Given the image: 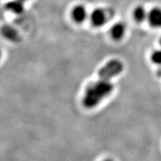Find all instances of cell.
Wrapping results in <instances>:
<instances>
[{
	"label": "cell",
	"mask_w": 161,
	"mask_h": 161,
	"mask_svg": "<svg viewBox=\"0 0 161 161\" xmlns=\"http://www.w3.org/2000/svg\"><path fill=\"white\" fill-rule=\"evenodd\" d=\"M124 69L123 64L117 59L108 61L98 72V78L86 86L83 98L84 105L95 108L111 93L114 86L111 79L119 75Z\"/></svg>",
	"instance_id": "obj_1"
},
{
	"label": "cell",
	"mask_w": 161,
	"mask_h": 161,
	"mask_svg": "<svg viewBox=\"0 0 161 161\" xmlns=\"http://www.w3.org/2000/svg\"><path fill=\"white\" fill-rule=\"evenodd\" d=\"M90 19L92 25L95 27H101L104 25L107 21V14L104 10L97 8L92 12Z\"/></svg>",
	"instance_id": "obj_2"
},
{
	"label": "cell",
	"mask_w": 161,
	"mask_h": 161,
	"mask_svg": "<svg viewBox=\"0 0 161 161\" xmlns=\"http://www.w3.org/2000/svg\"><path fill=\"white\" fill-rule=\"evenodd\" d=\"M150 25L153 28L161 27V8H154L148 13L147 17Z\"/></svg>",
	"instance_id": "obj_3"
},
{
	"label": "cell",
	"mask_w": 161,
	"mask_h": 161,
	"mask_svg": "<svg viewBox=\"0 0 161 161\" xmlns=\"http://www.w3.org/2000/svg\"><path fill=\"white\" fill-rule=\"evenodd\" d=\"M72 18L76 23H80L85 21L86 17H87V12H86V10L84 6L77 5L72 10Z\"/></svg>",
	"instance_id": "obj_4"
},
{
	"label": "cell",
	"mask_w": 161,
	"mask_h": 161,
	"mask_svg": "<svg viewBox=\"0 0 161 161\" xmlns=\"http://www.w3.org/2000/svg\"><path fill=\"white\" fill-rule=\"evenodd\" d=\"M1 34L4 37L10 40V41L16 42L17 41L18 38H19V35H18L17 31L10 25H3L1 28Z\"/></svg>",
	"instance_id": "obj_5"
},
{
	"label": "cell",
	"mask_w": 161,
	"mask_h": 161,
	"mask_svg": "<svg viewBox=\"0 0 161 161\" xmlns=\"http://www.w3.org/2000/svg\"><path fill=\"white\" fill-rule=\"evenodd\" d=\"M125 33V26L123 23H118L114 25L110 30V35L113 39L115 40H121Z\"/></svg>",
	"instance_id": "obj_6"
},
{
	"label": "cell",
	"mask_w": 161,
	"mask_h": 161,
	"mask_svg": "<svg viewBox=\"0 0 161 161\" xmlns=\"http://www.w3.org/2000/svg\"><path fill=\"white\" fill-rule=\"evenodd\" d=\"M5 8L14 14H21L24 11L23 1L22 0H13L5 5Z\"/></svg>",
	"instance_id": "obj_7"
},
{
	"label": "cell",
	"mask_w": 161,
	"mask_h": 161,
	"mask_svg": "<svg viewBox=\"0 0 161 161\" xmlns=\"http://www.w3.org/2000/svg\"><path fill=\"white\" fill-rule=\"evenodd\" d=\"M134 17L137 23H142L148 17V12L143 6L139 5L134 9Z\"/></svg>",
	"instance_id": "obj_8"
},
{
	"label": "cell",
	"mask_w": 161,
	"mask_h": 161,
	"mask_svg": "<svg viewBox=\"0 0 161 161\" xmlns=\"http://www.w3.org/2000/svg\"><path fill=\"white\" fill-rule=\"evenodd\" d=\"M152 60L153 63L158 65H161V49L154 52L152 55Z\"/></svg>",
	"instance_id": "obj_9"
},
{
	"label": "cell",
	"mask_w": 161,
	"mask_h": 161,
	"mask_svg": "<svg viewBox=\"0 0 161 161\" xmlns=\"http://www.w3.org/2000/svg\"><path fill=\"white\" fill-rule=\"evenodd\" d=\"M1 55H2V54H1V51H0V58H1Z\"/></svg>",
	"instance_id": "obj_10"
},
{
	"label": "cell",
	"mask_w": 161,
	"mask_h": 161,
	"mask_svg": "<svg viewBox=\"0 0 161 161\" xmlns=\"http://www.w3.org/2000/svg\"><path fill=\"white\" fill-rule=\"evenodd\" d=\"M160 44L161 45V38H160Z\"/></svg>",
	"instance_id": "obj_11"
},
{
	"label": "cell",
	"mask_w": 161,
	"mask_h": 161,
	"mask_svg": "<svg viewBox=\"0 0 161 161\" xmlns=\"http://www.w3.org/2000/svg\"><path fill=\"white\" fill-rule=\"evenodd\" d=\"M22 1H23V2H24V1H26V0H22Z\"/></svg>",
	"instance_id": "obj_12"
}]
</instances>
